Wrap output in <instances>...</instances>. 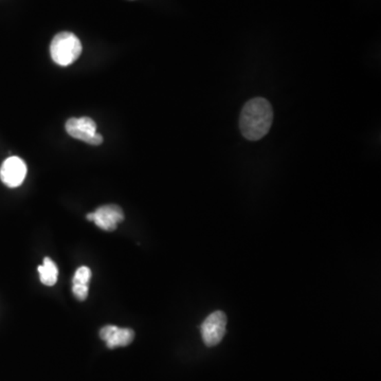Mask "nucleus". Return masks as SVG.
<instances>
[{"mask_svg": "<svg viewBox=\"0 0 381 381\" xmlns=\"http://www.w3.org/2000/svg\"><path fill=\"white\" fill-rule=\"evenodd\" d=\"M272 121L274 109L271 104L263 98H255L241 109L239 129L247 140L257 141L268 133Z\"/></svg>", "mask_w": 381, "mask_h": 381, "instance_id": "f257e3e1", "label": "nucleus"}, {"mask_svg": "<svg viewBox=\"0 0 381 381\" xmlns=\"http://www.w3.org/2000/svg\"><path fill=\"white\" fill-rule=\"evenodd\" d=\"M41 282L46 286H53L58 282V270L56 263L49 257H45L42 266H39Z\"/></svg>", "mask_w": 381, "mask_h": 381, "instance_id": "6e6552de", "label": "nucleus"}, {"mask_svg": "<svg viewBox=\"0 0 381 381\" xmlns=\"http://www.w3.org/2000/svg\"><path fill=\"white\" fill-rule=\"evenodd\" d=\"M80 53L82 44L74 33H58L51 42V58L60 66H69L80 58Z\"/></svg>", "mask_w": 381, "mask_h": 381, "instance_id": "f03ea898", "label": "nucleus"}, {"mask_svg": "<svg viewBox=\"0 0 381 381\" xmlns=\"http://www.w3.org/2000/svg\"><path fill=\"white\" fill-rule=\"evenodd\" d=\"M100 337L105 341L108 349L127 347L135 338V333L131 329H121L115 325H106L100 331Z\"/></svg>", "mask_w": 381, "mask_h": 381, "instance_id": "0eeeda50", "label": "nucleus"}, {"mask_svg": "<svg viewBox=\"0 0 381 381\" xmlns=\"http://www.w3.org/2000/svg\"><path fill=\"white\" fill-rule=\"evenodd\" d=\"M66 131L72 138L90 145H100L103 137L97 133V124L88 117L72 118L66 122Z\"/></svg>", "mask_w": 381, "mask_h": 381, "instance_id": "7ed1b4c3", "label": "nucleus"}, {"mask_svg": "<svg viewBox=\"0 0 381 381\" xmlns=\"http://www.w3.org/2000/svg\"><path fill=\"white\" fill-rule=\"evenodd\" d=\"M227 316L225 312L217 310L212 312L202 324V336L207 347H212L219 345L226 334Z\"/></svg>", "mask_w": 381, "mask_h": 381, "instance_id": "20e7f679", "label": "nucleus"}, {"mask_svg": "<svg viewBox=\"0 0 381 381\" xmlns=\"http://www.w3.org/2000/svg\"><path fill=\"white\" fill-rule=\"evenodd\" d=\"M88 285L72 284V292L78 301H84L88 296Z\"/></svg>", "mask_w": 381, "mask_h": 381, "instance_id": "9d476101", "label": "nucleus"}, {"mask_svg": "<svg viewBox=\"0 0 381 381\" xmlns=\"http://www.w3.org/2000/svg\"><path fill=\"white\" fill-rule=\"evenodd\" d=\"M91 279V270L88 267L82 266L76 271L72 284L88 285Z\"/></svg>", "mask_w": 381, "mask_h": 381, "instance_id": "1a4fd4ad", "label": "nucleus"}, {"mask_svg": "<svg viewBox=\"0 0 381 381\" xmlns=\"http://www.w3.org/2000/svg\"><path fill=\"white\" fill-rule=\"evenodd\" d=\"M86 217L88 221H94L100 229L104 231H113L124 219V214L121 208L118 206L106 205L88 214Z\"/></svg>", "mask_w": 381, "mask_h": 381, "instance_id": "39448f33", "label": "nucleus"}, {"mask_svg": "<svg viewBox=\"0 0 381 381\" xmlns=\"http://www.w3.org/2000/svg\"><path fill=\"white\" fill-rule=\"evenodd\" d=\"M27 175V166L19 157L6 159L0 168V179L9 188H17L23 184Z\"/></svg>", "mask_w": 381, "mask_h": 381, "instance_id": "423d86ee", "label": "nucleus"}]
</instances>
